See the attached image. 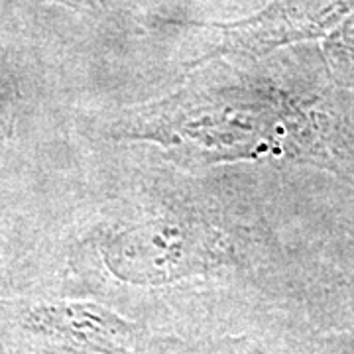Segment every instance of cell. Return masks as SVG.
<instances>
[{
  "label": "cell",
  "mask_w": 354,
  "mask_h": 354,
  "mask_svg": "<svg viewBox=\"0 0 354 354\" xmlns=\"http://www.w3.org/2000/svg\"><path fill=\"white\" fill-rule=\"evenodd\" d=\"M104 136L160 144L193 165L290 160L354 174V91L317 48L250 59H209L160 101L109 116Z\"/></svg>",
  "instance_id": "1"
},
{
  "label": "cell",
  "mask_w": 354,
  "mask_h": 354,
  "mask_svg": "<svg viewBox=\"0 0 354 354\" xmlns=\"http://www.w3.org/2000/svg\"><path fill=\"white\" fill-rule=\"evenodd\" d=\"M354 10V0H270L234 22L195 24L211 32V44L191 67L228 57L250 62L268 53L325 38Z\"/></svg>",
  "instance_id": "2"
},
{
  "label": "cell",
  "mask_w": 354,
  "mask_h": 354,
  "mask_svg": "<svg viewBox=\"0 0 354 354\" xmlns=\"http://www.w3.org/2000/svg\"><path fill=\"white\" fill-rule=\"evenodd\" d=\"M104 258L116 278L162 286L197 274L207 260V246L197 228L164 216L118 232Z\"/></svg>",
  "instance_id": "3"
},
{
  "label": "cell",
  "mask_w": 354,
  "mask_h": 354,
  "mask_svg": "<svg viewBox=\"0 0 354 354\" xmlns=\"http://www.w3.org/2000/svg\"><path fill=\"white\" fill-rule=\"evenodd\" d=\"M50 323L69 339L97 353H118L132 337V327L124 319L93 304L53 307Z\"/></svg>",
  "instance_id": "4"
},
{
  "label": "cell",
  "mask_w": 354,
  "mask_h": 354,
  "mask_svg": "<svg viewBox=\"0 0 354 354\" xmlns=\"http://www.w3.org/2000/svg\"><path fill=\"white\" fill-rule=\"evenodd\" d=\"M323 55L337 83L354 91V10L327 36Z\"/></svg>",
  "instance_id": "5"
},
{
  "label": "cell",
  "mask_w": 354,
  "mask_h": 354,
  "mask_svg": "<svg viewBox=\"0 0 354 354\" xmlns=\"http://www.w3.org/2000/svg\"><path fill=\"white\" fill-rule=\"evenodd\" d=\"M48 2H55V4H64L75 10H85V12H104L111 6H114L116 0H48Z\"/></svg>",
  "instance_id": "6"
}]
</instances>
